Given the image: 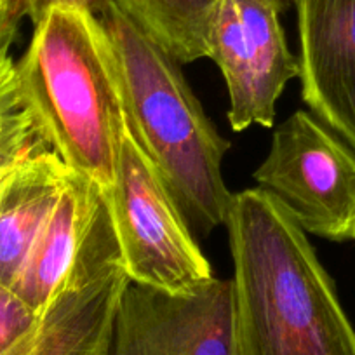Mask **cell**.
Returning <instances> with one entry per match:
<instances>
[{"instance_id":"obj_1","label":"cell","mask_w":355,"mask_h":355,"mask_svg":"<svg viewBox=\"0 0 355 355\" xmlns=\"http://www.w3.org/2000/svg\"><path fill=\"white\" fill-rule=\"evenodd\" d=\"M235 355H355V327L303 228L261 189L235 193Z\"/></svg>"},{"instance_id":"obj_2","label":"cell","mask_w":355,"mask_h":355,"mask_svg":"<svg viewBox=\"0 0 355 355\" xmlns=\"http://www.w3.org/2000/svg\"><path fill=\"white\" fill-rule=\"evenodd\" d=\"M98 18L117 61L125 125L192 234L207 235L227 225L234 193L221 164L230 141L211 124L173 56L114 2Z\"/></svg>"},{"instance_id":"obj_3","label":"cell","mask_w":355,"mask_h":355,"mask_svg":"<svg viewBox=\"0 0 355 355\" xmlns=\"http://www.w3.org/2000/svg\"><path fill=\"white\" fill-rule=\"evenodd\" d=\"M16 73L53 152L71 173L110 192L124 107L117 61L100 18L84 9H51L33 25Z\"/></svg>"},{"instance_id":"obj_4","label":"cell","mask_w":355,"mask_h":355,"mask_svg":"<svg viewBox=\"0 0 355 355\" xmlns=\"http://www.w3.org/2000/svg\"><path fill=\"white\" fill-rule=\"evenodd\" d=\"M107 196L128 279L189 293L214 279L189 223L124 121L115 182Z\"/></svg>"},{"instance_id":"obj_5","label":"cell","mask_w":355,"mask_h":355,"mask_svg":"<svg viewBox=\"0 0 355 355\" xmlns=\"http://www.w3.org/2000/svg\"><path fill=\"white\" fill-rule=\"evenodd\" d=\"M254 180L305 234L355 241V150L312 112L277 125Z\"/></svg>"},{"instance_id":"obj_6","label":"cell","mask_w":355,"mask_h":355,"mask_svg":"<svg viewBox=\"0 0 355 355\" xmlns=\"http://www.w3.org/2000/svg\"><path fill=\"white\" fill-rule=\"evenodd\" d=\"M129 279L107 196L70 274L30 333L2 355H108Z\"/></svg>"},{"instance_id":"obj_7","label":"cell","mask_w":355,"mask_h":355,"mask_svg":"<svg viewBox=\"0 0 355 355\" xmlns=\"http://www.w3.org/2000/svg\"><path fill=\"white\" fill-rule=\"evenodd\" d=\"M277 0H221L209 33V58L227 82L234 131L272 128L286 84L300 75L286 42Z\"/></svg>"},{"instance_id":"obj_8","label":"cell","mask_w":355,"mask_h":355,"mask_svg":"<svg viewBox=\"0 0 355 355\" xmlns=\"http://www.w3.org/2000/svg\"><path fill=\"white\" fill-rule=\"evenodd\" d=\"M108 355H235L232 279L171 293L128 282Z\"/></svg>"},{"instance_id":"obj_9","label":"cell","mask_w":355,"mask_h":355,"mask_svg":"<svg viewBox=\"0 0 355 355\" xmlns=\"http://www.w3.org/2000/svg\"><path fill=\"white\" fill-rule=\"evenodd\" d=\"M302 98L355 150V0H296Z\"/></svg>"},{"instance_id":"obj_10","label":"cell","mask_w":355,"mask_h":355,"mask_svg":"<svg viewBox=\"0 0 355 355\" xmlns=\"http://www.w3.org/2000/svg\"><path fill=\"white\" fill-rule=\"evenodd\" d=\"M103 197V189L96 182L70 171L60 199L12 286V291L37 313L46 310L73 268Z\"/></svg>"},{"instance_id":"obj_11","label":"cell","mask_w":355,"mask_h":355,"mask_svg":"<svg viewBox=\"0 0 355 355\" xmlns=\"http://www.w3.org/2000/svg\"><path fill=\"white\" fill-rule=\"evenodd\" d=\"M70 169L53 150L19 164L0 187V286L12 289Z\"/></svg>"},{"instance_id":"obj_12","label":"cell","mask_w":355,"mask_h":355,"mask_svg":"<svg viewBox=\"0 0 355 355\" xmlns=\"http://www.w3.org/2000/svg\"><path fill=\"white\" fill-rule=\"evenodd\" d=\"M180 64L209 58V33L221 0H112Z\"/></svg>"},{"instance_id":"obj_13","label":"cell","mask_w":355,"mask_h":355,"mask_svg":"<svg viewBox=\"0 0 355 355\" xmlns=\"http://www.w3.org/2000/svg\"><path fill=\"white\" fill-rule=\"evenodd\" d=\"M42 313L30 309L12 289L0 286V355L32 331Z\"/></svg>"},{"instance_id":"obj_14","label":"cell","mask_w":355,"mask_h":355,"mask_svg":"<svg viewBox=\"0 0 355 355\" xmlns=\"http://www.w3.org/2000/svg\"><path fill=\"white\" fill-rule=\"evenodd\" d=\"M46 150H53L42 135L39 125L15 136L9 141L0 145V187L8 180L9 174L33 155Z\"/></svg>"},{"instance_id":"obj_15","label":"cell","mask_w":355,"mask_h":355,"mask_svg":"<svg viewBox=\"0 0 355 355\" xmlns=\"http://www.w3.org/2000/svg\"><path fill=\"white\" fill-rule=\"evenodd\" d=\"M19 4H21L23 16H28L30 21L35 25L51 9L56 8L84 9L94 16H101L110 8L112 0H19Z\"/></svg>"},{"instance_id":"obj_16","label":"cell","mask_w":355,"mask_h":355,"mask_svg":"<svg viewBox=\"0 0 355 355\" xmlns=\"http://www.w3.org/2000/svg\"><path fill=\"white\" fill-rule=\"evenodd\" d=\"M23 18L19 0H0V67L11 58V46Z\"/></svg>"},{"instance_id":"obj_17","label":"cell","mask_w":355,"mask_h":355,"mask_svg":"<svg viewBox=\"0 0 355 355\" xmlns=\"http://www.w3.org/2000/svg\"><path fill=\"white\" fill-rule=\"evenodd\" d=\"M277 2H281L282 6H286V4H295L296 0H277Z\"/></svg>"}]
</instances>
